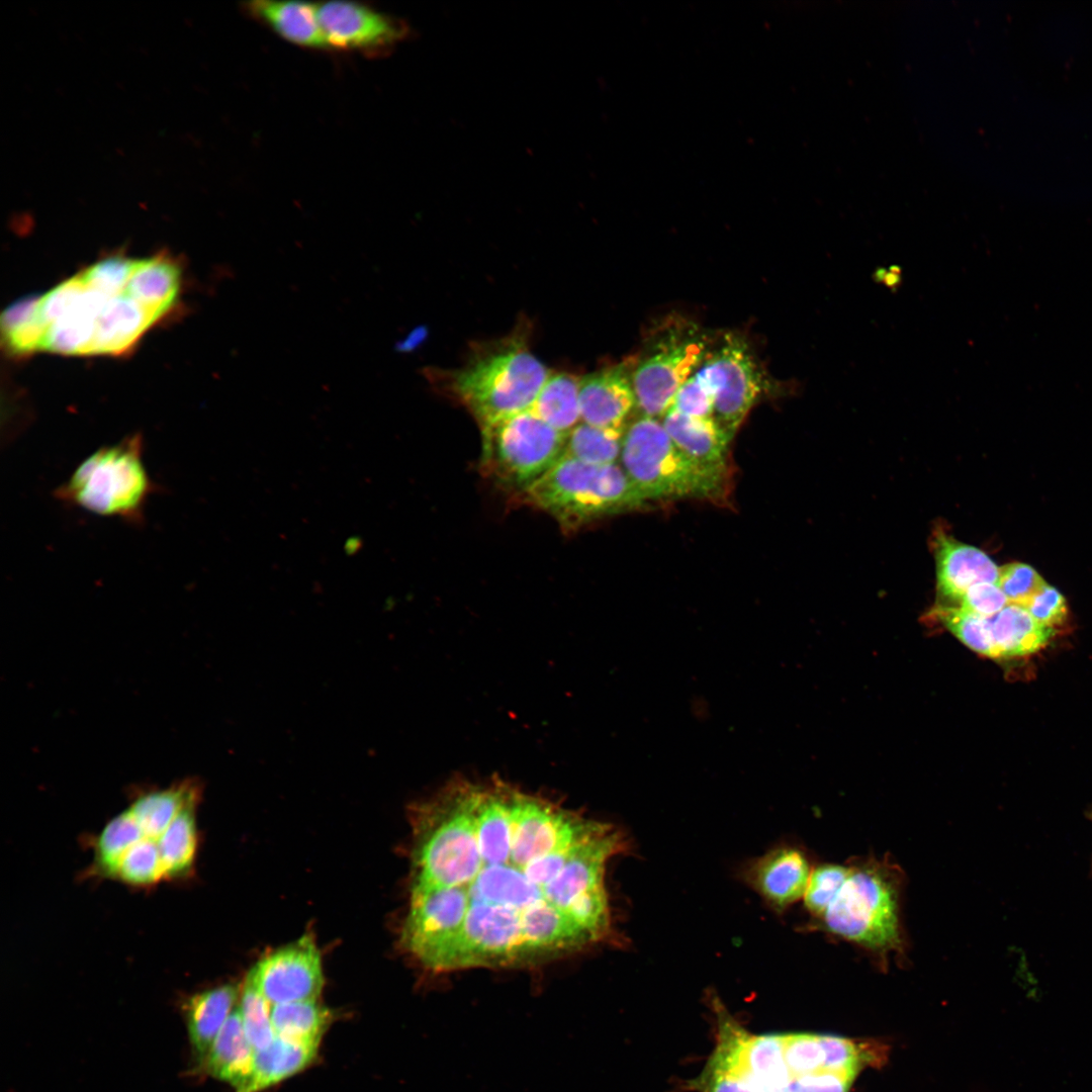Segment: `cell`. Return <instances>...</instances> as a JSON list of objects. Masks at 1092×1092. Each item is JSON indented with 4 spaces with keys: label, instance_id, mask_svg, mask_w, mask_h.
I'll return each instance as SVG.
<instances>
[{
    "label": "cell",
    "instance_id": "cell-43",
    "mask_svg": "<svg viewBox=\"0 0 1092 1092\" xmlns=\"http://www.w3.org/2000/svg\"><path fill=\"white\" fill-rule=\"evenodd\" d=\"M854 1077L823 1070L794 1078L787 1092H848Z\"/></svg>",
    "mask_w": 1092,
    "mask_h": 1092
},
{
    "label": "cell",
    "instance_id": "cell-6",
    "mask_svg": "<svg viewBox=\"0 0 1092 1092\" xmlns=\"http://www.w3.org/2000/svg\"><path fill=\"white\" fill-rule=\"evenodd\" d=\"M523 492L567 530L648 503L618 463L589 464L565 454Z\"/></svg>",
    "mask_w": 1092,
    "mask_h": 1092
},
{
    "label": "cell",
    "instance_id": "cell-4",
    "mask_svg": "<svg viewBox=\"0 0 1092 1092\" xmlns=\"http://www.w3.org/2000/svg\"><path fill=\"white\" fill-rule=\"evenodd\" d=\"M620 459L624 471L648 502H727L729 466H712L692 458L672 442L657 419L641 416L625 428Z\"/></svg>",
    "mask_w": 1092,
    "mask_h": 1092
},
{
    "label": "cell",
    "instance_id": "cell-44",
    "mask_svg": "<svg viewBox=\"0 0 1092 1092\" xmlns=\"http://www.w3.org/2000/svg\"><path fill=\"white\" fill-rule=\"evenodd\" d=\"M422 340V331L418 330L411 334L404 341L396 344V350L400 352H407L416 347Z\"/></svg>",
    "mask_w": 1092,
    "mask_h": 1092
},
{
    "label": "cell",
    "instance_id": "cell-38",
    "mask_svg": "<svg viewBox=\"0 0 1092 1092\" xmlns=\"http://www.w3.org/2000/svg\"><path fill=\"white\" fill-rule=\"evenodd\" d=\"M1046 582L1031 566L1012 562L999 567L997 584L1008 604L1026 607Z\"/></svg>",
    "mask_w": 1092,
    "mask_h": 1092
},
{
    "label": "cell",
    "instance_id": "cell-20",
    "mask_svg": "<svg viewBox=\"0 0 1092 1092\" xmlns=\"http://www.w3.org/2000/svg\"><path fill=\"white\" fill-rule=\"evenodd\" d=\"M746 1037L745 1031L733 1027L718 1031L716 1049L696 1081L700 1091L757 1092L744 1067Z\"/></svg>",
    "mask_w": 1092,
    "mask_h": 1092
},
{
    "label": "cell",
    "instance_id": "cell-39",
    "mask_svg": "<svg viewBox=\"0 0 1092 1092\" xmlns=\"http://www.w3.org/2000/svg\"><path fill=\"white\" fill-rule=\"evenodd\" d=\"M1025 608L1038 624L1055 631L1068 620L1069 610L1065 597L1048 583Z\"/></svg>",
    "mask_w": 1092,
    "mask_h": 1092
},
{
    "label": "cell",
    "instance_id": "cell-21",
    "mask_svg": "<svg viewBox=\"0 0 1092 1092\" xmlns=\"http://www.w3.org/2000/svg\"><path fill=\"white\" fill-rule=\"evenodd\" d=\"M996 658L1024 656L1043 648L1056 631L1038 624L1023 606L1008 604L989 617Z\"/></svg>",
    "mask_w": 1092,
    "mask_h": 1092
},
{
    "label": "cell",
    "instance_id": "cell-37",
    "mask_svg": "<svg viewBox=\"0 0 1092 1092\" xmlns=\"http://www.w3.org/2000/svg\"><path fill=\"white\" fill-rule=\"evenodd\" d=\"M136 260L123 257L101 259L84 269L80 278L89 286L109 295L125 291Z\"/></svg>",
    "mask_w": 1092,
    "mask_h": 1092
},
{
    "label": "cell",
    "instance_id": "cell-35",
    "mask_svg": "<svg viewBox=\"0 0 1092 1092\" xmlns=\"http://www.w3.org/2000/svg\"><path fill=\"white\" fill-rule=\"evenodd\" d=\"M849 872L848 863H823L813 869L804 903L812 919L817 921L832 903Z\"/></svg>",
    "mask_w": 1092,
    "mask_h": 1092
},
{
    "label": "cell",
    "instance_id": "cell-1",
    "mask_svg": "<svg viewBox=\"0 0 1092 1092\" xmlns=\"http://www.w3.org/2000/svg\"><path fill=\"white\" fill-rule=\"evenodd\" d=\"M399 943L424 970L522 969L616 940V825L497 777L455 778L408 809Z\"/></svg>",
    "mask_w": 1092,
    "mask_h": 1092
},
{
    "label": "cell",
    "instance_id": "cell-9",
    "mask_svg": "<svg viewBox=\"0 0 1092 1092\" xmlns=\"http://www.w3.org/2000/svg\"><path fill=\"white\" fill-rule=\"evenodd\" d=\"M694 376L713 399V419L731 441L766 388V378L746 339L727 332L713 339Z\"/></svg>",
    "mask_w": 1092,
    "mask_h": 1092
},
{
    "label": "cell",
    "instance_id": "cell-40",
    "mask_svg": "<svg viewBox=\"0 0 1092 1092\" xmlns=\"http://www.w3.org/2000/svg\"><path fill=\"white\" fill-rule=\"evenodd\" d=\"M819 1037L825 1055L823 1070L856 1076L860 1059L855 1043L836 1035Z\"/></svg>",
    "mask_w": 1092,
    "mask_h": 1092
},
{
    "label": "cell",
    "instance_id": "cell-7",
    "mask_svg": "<svg viewBox=\"0 0 1092 1092\" xmlns=\"http://www.w3.org/2000/svg\"><path fill=\"white\" fill-rule=\"evenodd\" d=\"M712 340L680 315H667L652 326L639 354L631 357L632 385L641 416L662 419L677 389L704 361Z\"/></svg>",
    "mask_w": 1092,
    "mask_h": 1092
},
{
    "label": "cell",
    "instance_id": "cell-23",
    "mask_svg": "<svg viewBox=\"0 0 1092 1092\" xmlns=\"http://www.w3.org/2000/svg\"><path fill=\"white\" fill-rule=\"evenodd\" d=\"M180 272L169 258L136 260L126 292L161 317L172 306L179 289Z\"/></svg>",
    "mask_w": 1092,
    "mask_h": 1092
},
{
    "label": "cell",
    "instance_id": "cell-11",
    "mask_svg": "<svg viewBox=\"0 0 1092 1092\" xmlns=\"http://www.w3.org/2000/svg\"><path fill=\"white\" fill-rule=\"evenodd\" d=\"M248 975L271 1005L317 1000L324 987L321 953L307 933L263 957Z\"/></svg>",
    "mask_w": 1092,
    "mask_h": 1092
},
{
    "label": "cell",
    "instance_id": "cell-13",
    "mask_svg": "<svg viewBox=\"0 0 1092 1092\" xmlns=\"http://www.w3.org/2000/svg\"><path fill=\"white\" fill-rule=\"evenodd\" d=\"M631 358L580 377L581 422L603 429L624 431L636 407Z\"/></svg>",
    "mask_w": 1092,
    "mask_h": 1092
},
{
    "label": "cell",
    "instance_id": "cell-5",
    "mask_svg": "<svg viewBox=\"0 0 1092 1092\" xmlns=\"http://www.w3.org/2000/svg\"><path fill=\"white\" fill-rule=\"evenodd\" d=\"M144 451L140 433L100 447L55 489V497L99 517L142 526L150 497L161 491L146 467Z\"/></svg>",
    "mask_w": 1092,
    "mask_h": 1092
},
{
    "label": "cell",
    "instance_id": "cell-22",
    "mask_svg": "<svg viewBox=\"0 0 1092 1092\" xmlns=\"http://www.w3.org/2000/svg\"><path fill=\"white\" fill-rule=\"evenodd\" d=\"M318 1044L275 1037L266 1049L255 1051L251 1079L243 1092H261L306 1068Z\"/></svg>",
    "mask_w": 1092,
    "mask_h": 1092
},
{
    "label": "cell",
    "instance_id": "cell-30",
    "mask_svg": "<svg viewBox=\"0 0 1092 1092\" xmlns=\"http://www.w3.org/2000/svg\"><path fill=\"white\" fill-rule=\"evenodd\" d=\"M37 300L38 297L22 299L6 308L2 314L4 341L14 354L41 349L46 329L37 313Z\"/></svg>",
    "mask_w": 1092,
    "mask_h": 1092
},
{
    "label": "cell",
    "instance_id": "cell-12",
    "mask_svg": "<svg viewBox=\"0 0 1092 1092\" xmlns=\"http://www.w3.org/2000/svg\"><path fill=\"white\" fill-rule=\"evenodd\" d=\"M812 871L803 849L781 845L745 867L743 878L770 908L782 913L804 898Z\"/></svg>",
    "mask_w": 1092,
    "mask_h": 1092
},
{
    "label": "cell",
    "instance_id": "cell-8",
    "mask_svg": "<svg viewBox=\"0 0 1092 1092\" xmlns=\"http://www.w3.org/2000/svg\"><path fill=\"white\" fill-rule=\"evenodd\" d=\"M482 434V463L502 483L524 491L564 454L566 436L531 407Z\"/></svg>",
    "mask_w": 1092,
    "mask_h": 1092
},
{
    "label": "cell",
    "instance_id": "cell-10",
    "mask_svg": "<svg viewBox=\"0 0 1092 1092\" xmlns=\"http://www.w3.org/2000/svg\"><path fill=\"white\" fill-rule=\"evenodd\" d=\"M316 10L328 49L375 57L388 54L411 32L402 19L358 2H326Z\"/></svg>",
    "mask_w": 1092,
    "mask_h": 1092
},
{
    "label": "cell",
    "instance_id": "cell-25",
    "mask_svg": "<svg viewBox=\"0 0 1092 1092\" xmlns=\"http://www.w3.org/2000/svg\"><path fill=\"white\" fill-rule=\"evenodd\" d=\"M580 377L552 372L531 408L548 425L567 435L580 422Z\"/></svg>",
    "mask_w": 1092,
    "mask_h": 1092
},
{
    "label": "cell",
    "instance_id": "cell-19",
    "mask_svg": "<svg viewBox=\"0 0 1092 1092\" xmlns=\"http://www.w3.org/2000/svg\"><path fill=\"white\" fill-rule=\"evenodd\" d=\"M661 424L672 442L692 458L712 466H729L730 440L713 418L690 417L669 408Z\"/></svg>",
    "mask_w": 1092,
    "mask_h": 1092
},
{
    "label": "cell",
    "instance_id": "cell-45",
    "mask_svg": "<svg viewBox=\"0 0 1092 1092\" xmlns=\"http://www.w3.org/2000/svg\"><path fill=\"white\" fill-rule=\"evenodd\" d=\"M1090 817H1091V819H1092V812H1091V814H1090Z\"/></svg>",
    "mask_w": 1092,
    "mask_h": 1092
},
{
    "label": "cell",
    "instance_id": "cell-14",
    "mask_svg": "<svg viewBox=\"0 0 1092 1092\" xmlns=\"http://www.w3.org/2000/svg\"><path fill=\"white\" fill-rule=\"evenodd\" d=\"M936 584L944 606H956L964 593L981 582L997 583L999 567L982 550L963 543L942 529L932 535Z\"/></svg>",
    "mask_w": 1092,
    "mask_h": 1092
},
{
    "label": "cell",
    "instance_id": "cell-24",
    "mask_svg": "<svg viewBox=\"0 0 1092 1092\" xmlns=\"http://www.w3.org/2000/svg\"><path fill=\"white\" fill-rule=\"evenodd\" d=\"M744 1067L757 1092H787L793 1077L784 1057L783 1034H749Z\"/></svg>",
    "mask_w": 1092,
    "mask_h": 1092
},
{
    "label": "cell",
    "instance_id": "cell-42",
    "mask_svg": "<svg viewBox=\"0 0 1092 1092\" xmlns=\"http://www.w3.org/2000/svg\"><path fill=\"white\" fill-rule=\"evenodd\" d=\"M670 408L690 417L713 418L714 403L693 374L677 389Z\"/></svg>",
    "mask_w": 1092,
    "mask_h": 1092
},
{
    "label": "cell",
    "instance_id": "cell-28",
    "mask_svg": "<svg viewBox=\"0 0 1092 1092\" xmlns=\"http://www.w3.org/2000/svg\"><path fill=\"white\" fill-rule=\"evenodd\" d=\"M195 804L182 810L157 839L166 877H183L192 869L197 845Z\"/></svg>",
    "mask_w": 1092,
    "mask_h": 1092
},
{
    "label": "cell",
    "instance_id": "cell-15",
    "mask_svg": "<svg viewBox=\"0 0 1092 1092\" xmlns=\"http://www.w3.org/2000/svg\"><path fill=\"white\" fill-rule=\"evenodd\" d=\"M159 318L154 312L124 292L109 296L96 321L91 354H119Z\"/></svg>",
    "mask_w": 1092,
    "mask_h": 1092
},
{
    "label": "cell",
    "instance_id": "cell-26",
    "mask_svg": "<svg viewBox=\"0 0 1092 1092\" xmlns=\"http://www.w3.org/2000/svg\"><path fill=\"white\" fill-rule=\"evenodd\" d=\"M197 796L198 791L194 785L182 784L145 794L138 798L128 810L145 836L158 839L182 810L196 803Z\"/></svg>",
    "mask_w": 1092,
    "mask_h": 1092
},
{
    "label": "cell",
    "instance_id": "cell-3",
    "mask_svg": "<svg viewBox=\"0 0 1092 1092\" xmlns=\"http://www.w3.org/2000/svg\"><path fill=\"white\" fill-rule=\"evenodd\" d=\"M847 863L844 884L815 927L862 949L881 968L891 959L905 963L904 872L888 856L851 858Z\"/></svg>",
    "mask_w": 1092,
    "mask_h": 1092
},
{
    "label": "cell",
    "instance_id": "cell-33",
    "mask_svg": "<svg viewBox=\"0 0 1092 1092\" xmlns=\"http://www.w3.org/2000/svg\"><path fill=\"white\" fill-rule=\"evenodd\" d=\"M272 1005L248 975L243 987L241 1013L247 1037L255 1051L266 1049L276 1037L271 1019Z\"/></svg>",
    "mask_w": 1092,
    "mask_h": 1092
},
{
    "label": "cell",
    "instance_id": "cell-36",
    "mask_svg": "<svg viewBox=\"0 0 1092 1092\" xmlns=\"http://www.w3.org/2000/svg\"><path fill=\"white\" fill-rule=\"evenodd\" d=\"M784 1057L793 1077L823 1071L825 1055L819 1034H783Z\"/></svg>",
    "mask_w": 1092,
    "mask_h": 1092
},
{
    "label": "cell",
    "instance_id": "cell-16",
    "mask_svg": "<svg viewBox=\"0 0 1092 1092\" xmlns=\"http://www.w3.org/2000/svg\"><path fill=\"white\" fill-rule=\"evenodd\" d=\"M235 984H224L189 997L184 1003L194 1069L199 1071L239 996Z\"/></svg>",
    "mask_w": 1092,
    "mask_h": 1092
},
{
    "label": "cell",
    "instance_id": "cell-32",
    "mask_svg": "<svg viewBox=\"0 0 1092 1092\" xmlns=\"http://www.w3.org/2000/svg\"><path fill=\"white\" fill-rule=\"evenodd\" d=\"M931 615L966 646L981 655L996 658L989 617L940 604L932 610Z\"/></svg>",
    "mask_w": 1092,
    "mask_h": 1092
},
{
    "label": "cell",
    "instance_id": "cell-34",
    "mask_svg": "<svg viewBox=\"0 0 1092 1092\" xmlns=\"http://www.w3.org/2000/svg\"><path fill=\"white\" fill-rule=\"evenodd\" d=\"M113 876L139 886L156 883L164 877L157 839L145 836L135 842L123 854Z\"/></svg>",
    "mask_w": 1092,
    "mask_h": 1092
},
{
    "label": "cell",
    "instance_id": "cell-29",
    "mask_svg": "<svg viewBox=\"0 0 1092 1092\" xmlns=\"http://www.w3.org/2000/svg\"><path fill=\"white\" fill-rule=\"evenodd\" d=\"M624 431L580 422L567 434L564 454L589 464H615L621 458Z\"/></svg>",
    "mask_w": 1092,
    "mask_h": 1092
},
{
    "label": "cell",
    "instance_id": "cell-17",
    "mask_svg": "<svg viewBox=\"0 0 1092 1092\" xmlns=\"http://www.w3.org/2000/svg\"><path fill=\"white\" fill-rule=\"evenodd\" d=\"M244 9L284 40L305 49H328L315 4L257 0L245 3Z\"/></svg>",
    "mask_w": 1092,
    "mask_h": 1092
},
{
    "label": "cell",
    "instance_id": "cell-31",
    "mask_svg": "<svg viewBox=\"0 0 1092 1092\" xmlns=\"http://www.w3.org/2000/svg\"><path fill=\"white\" fill-rule=\"evenodd\" d=\"M143 837L145 834L128 809L111 819L96 840L97 870L113 876L123 854Z\"/></svg>",
    "mask_w": 1092,
    "mask_h": 1092
},
{
    "label": "cell",
    "instance_id": "cell-18",
    "mask_svg": "<svg viewBox=\"0 0 1092 1092\" xmlns=\"http://www.w3.org/2000/svg\"><path fill=\"white\" fill-rule=\"evenodd\" d=\"M254 1057L255 1050L237 1007L217 1034L199 1072L230 1084L236 1092H243L252 1076Z\"/></svg>",
    "mask_w": 1092,
    "mask_h": 1092
},
{
    "label": "cell",
    "instance_id": "cell-41",
    "mask_svg": "<svg viewBox=\"0 0 1092 1092\" xmlns=\"http://www.w3.org/2000/svg\"><path fill=\"white\" fill-rule=\"evenodd\" d=\"M1008 605L997 583L981 582L970 586L956 606L982 617H992Z\"/></svg>",
    "mask_w": 1092,
    "mask_h": 1092
},
{
    "label": "cell",
    "instance_id": "cell-2",
    "mask_svg": "<svg viewBox=\"0 0 1092 1092\" xmlns=\"http://www.w3.org/2000/svg\"><path fill=\"white\" fill-rule=\"evenodd\" d=\"M527 328L476 344L458 368H427V379L459 400L481 432L530 408L552 373L531 351Z\"/></svg>",
    "mask_w": 1092,
    "mask_h": 1092
},
{
    "label": "cell",
    "instance_id": "cell-27",
    "mask_svg": "<svg viewBox=\"0 0 1092 1092\" xmlns=\"http://www.w3.org/2000/svg\"><path fill=\"white\" fill-rule=\"evenodd\" d=\"M271 1019L277 1036L318 1044L332 1015L317 1000H304L272 1005Z\"/></svg>",
    "mask_w": 1092,
    "mask_h": 1092
}]
</instances>
